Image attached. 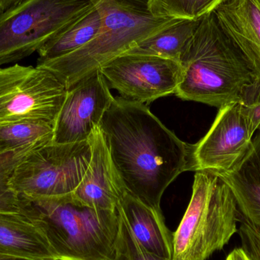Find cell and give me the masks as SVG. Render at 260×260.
<instances>
[{
	"label": "cell",
	"mask_w": 260,
	"mask_h": 260,
	"mask_svg": "<svg viewBox=\"0 0 260 260\" xmlns=\"http://www.w3.org/2000/svg\"><path fill=\"white\" fill-rule=\"evenodd\" d=\"M99 128L125 190L150 207L160 209L169 185L192 171V145L180 140L143 104L114 98Z\"/></svg>",
	"instance_id": "1"
},
{
	"label": "cell",
	"mask_w": 260,
	"mask_h": 260,
	"mask_svg": "<svg viewBox=\"0 0 260 260\" xmlns=\"http://www.w3.org/2000/svg\"><path fill=\"white\" fill-rule=\"evenodd\" d=\"M180 63L182 79L175 95L218 109L228 104L240 103L256 81L212 11L201 17Z\"/></svg>",
	"instance_id": "2"
},
{
	"label": "cell",
	"mask_w": 260,
	"mask_h": 260,
	"mask_svg": "<svg viewBox=\"0 0 260 260\" xmlns=\"http://www.w3.org/2000/svg\"><path fill=\"white\" fill-rule=\"evenodd\" d=\"M23 215L40 229L57 260H114L118 211H101L71 196L29 201Z\"/></svg>",
	"instance_id": "3"
},
{
	"label": "cell",
	"mask_w": 260,
	"mask_h": 260,
	"mask_svg": "<svg viewBox=\"0 0 260 260\" xmlns=\"http://www.w3.org/2000/svg\"><path fill=\"white\" fill-rule=\"evenodd\" d=\"M92 4L102 12L98 35L70 54L51 60L38 59L37 63L55 73L68 88L177 19L140 12L117 0H97Z\"/></svg>",
	"instance_id": "4"
},
{
	"label": "cell",
	"mask_w": 260,
	"mask_h": 260,
	"mask_svg": "<svg viewBox=\"0 0 260 260\" xmlns=\"http://www.w3.org/2000/svg\"><path fill=\"white\" fill-rule=\"evenodd\" d=\"M241 218L227 184L210 171H196L190 201L173 234L172 260H207L238 233Z\"/></svg>",
	"instance_id": "5"
},
{
	"label": "cell",
	"mask_w": 260,
	"mask_h": 260,
	"mask_svg": "<svg viewBox=\"0 0 260 260\" xmlns=\"http://www.w3.org/2000/svg\"><path fill=\"white\" fill-rule=\"evenodd\" d=\"M91 155L90 139L74 143L48 142L26 154L15 168L9 184L29 201L73 195L88 170Z\"/></svg>",
	"instance_id": "6"
},
{
	"label": "cell",
	"mask_w": 260,
	"mask_h": 260,
	"mask_svg": "<svg viewBox=\"0 0 260 260\" xmlns=\"http://www.w3.org/2000/svg\"><path fill=\"white\" fill-rule=\"evenodd\" d=\"M89 0H24L0 15V66L31 55L93 7Z\"/></svg>",
	"instance_id": "7"
},
{
	"label": "cell",
	"mask_w": 260,
	"mask_h": 260,
	"mask_svg": "<svg viewBox=\"0 0 260 260\" xmlns=\"http://www.w3.org/2000/svg\"><path fill=\"white\" fill-rule=\"evenodd\" d=\"M68 87L53 72L18 64L0 69V124L28 119L56 122Z\"/></svg>",
	"instance_id": "8"
},
{
	"label": "cell",
	"mask_w": 260,
	"mask_h": 260,
	"mask_svg": "<svg viewBox=\"0 0 260 260\" xmlns=\"http://www.w3.org/2000/svg\"><path fill=\"white\" fill-rule=\"evenodd\" d=\"M99 70L120 97L143 105L175 94L182 79L180 62L148 55L123 53Z\"/></svg>",
	"instance_id": "9"
},
{
	"label": "cell",
	"mask_w": 260,
	"mask_h": 260,
	"mask_svg": "<svg viewBox=\"0 0 260 260\" xmlns=\"http://www.w3.org/2000/svg\"><path fill=\"white\" fill-rule=\"evenodd\" d=\"M253 136L244 106L238 102L224 105L208 133L192 145V171H233L251 148Z\"/></svg>",
	"instance_id": "10"
},
{
	"label": "cell",
	"mask_w": 260,
	"mask_h": 260,
	"mask_svg": "<svg viewBox=\"0 0 260 260\" xmlns=\"http://www.w3.org/2000/svg\"><path fill=\"white\" fill-rule=\"evenodd\" d=\"M114 99L99 69L79 79L68 88L55 122L52 142L74 143L88 140L100 126Z\"/></svg>",
	"instance_id": "11"
},
{
	"label": "cell",
	"mask_w": 260,
	"mask_h": 260,
	"mask_svg": "<svg viewBox=\"0 0 260 260\" xmlns=\"http://www.w3.org/2000/svg\"><path fill=\"white\" fill-rule=\"evenodd\" d=\"M92 155L88 170L73 198L83 206L101 211H117L124 188L116 173L100 128L90 137Z\"/></svg>",
	"instance_id": "12"
},
{
	"label": "cell",
	"mask_w": 260,
	"mask_h": 260,
	"mask_svg": "<svg viewBox=\"0 0 260 260\" xmlns=\"http://www.w3.org/2000/svg\"><path fill=\"white\" fill-rule=\"evenodd\" d=\"M212 12L260 82V0H221Z\"/></svg>",
	"instance_id": "13"
},
{
	"label": "cell",
	"mask_w": 260,
	"mask_h": 260,
	"mask_svg": "<svg viewBox=\"0 0 260 260\" xmlns=\"http://www.w3.org/2000/svg\"><path fill=\"white\" fill-rule=\"evenodd\" d=\"M119 212L136 239L150 253L168 260L173 258V234L165 224L161 209L147 206L123 192Z\"/></svg>",
	"instance_id": "14"
},
{
	"label": "cell",
	"mask_w": 260,
	"mask_h": 260,
	"mask_svg": "<svg viewBox=\"0 0 260 260\" xmlns=\"http://www.w3.org/2000/svg\"><path fill=\"white\" fill-rule=\"evenodd\" d=\"M232 191L241 218L260 234V131L252 146L233 171L217 174Z\"/></svg>",
	"instance_id": "15"
},
{
	"label": "cell",
	"mask_w": 260,
	"mask_h": 260,
	"mask_svg": "<svg viewBox=\"0 0 260 260\" xmlns=\"http://www.w3.org/2000/svg\"><path fill=\"white\" fill-rule=\"evenodd\" d=\"M0 253L57 260L42 232L21 213L0 212Z\"/></svg>",
	"instance_id": "16"
},
{
	"label": "cell",
	"mask_w": 260,
	"mask_h": 260,
	"mask_svg": "<svg viewBox=\"0 0 260 260\" xmlns=\"http://www.w3.org/2000/svg\"><path fill=\"white\" fill-rule=\"evenodd\" d=\"M201 17L177 18L124 53L157 56L180 62L183 50L198 27Z\"/></svg>",
	"instance_id": "17"
},
{
	"label": "cell",
	"mask_w": 260,
	"mask_h": 260,
	"mask_svg": "<svg viewBox=\"0 0 260 260\" xmlns=\"http://www.w3.org/2000/svg\"><path fill=\"white\" fill-rule=\"evenodd\" d=\"M102 22V12L94 6L41 47L38 50L39 59H57L82 48L98 35Z\"/></svg>",
	"instance_id": "18"
},
{
	"label": "cell",
	"mask_w": 260,
	"mask_h": 260,
	"mask_svg": "<svg viewBox=\"0 0 260 260\" xmlns=\"http://www.w3.org/2000/svg\"><path fill=\"white\" fill-rule=\"evenodd\" d=\"M54 122L28 119L0 124V151L31 149L53 141Z\"/></svg>",
	"instance_id": "19"
},
{
	"label": "cell",
	"mask_w": 260,
	"mask_h": 260,
	"mask_svg": "<svg viewBox=\"0 0 260 260\" xmlns=\"http://www.w3.org/2000/svg\"><path fill=\"white\" fill-rule=\"evenodd\" d=\"M31 149L17 150L0 154V212L24 213L28 200L13 190L9 180L17 165Z\"/></svg>",
	"instance_id": "20"
},
{
	"label": "cell",
	"mask_w": 260,
	"mask_h": 260,
	"mask_svg": "<svg viewBox=\"0 0 260 260\" xmlns=\"http://www.w3.org/2000/svg\"><path fill=\"white\" fill-rule=\"evenodd\" d=\"M118 214L119 231L115 242L114 260H168L148 251L132 233L119 211Z\"/></svg>",
	"instance_id": "21"
},
{
	"label": "cell",
	"mask_w": 260,
	"mask_h": 260,
	"mask_svg": "<svg viewBox=\"0 0 260 260\" xmlns=\"http://www.w3.org/2000/svg\"><path fill=\"white\" fill-rule=\"evenodd\" d=\"M194 0H150L149 12L156 16L194 18Z\"/></svg>",
	"instance_id": "22"
},
{
	"label": "cell",
	"mask_w": 260,
	"mask_h": 260,
	"mask_svg": "<svg viewBox=\"0 0 260 260\" xmlns=\"http://www.w3.org/2000/svg\"><path fill=\"white\" fill-rule=\"evenodd\" d=\"M245 110L246 115L252 133L258 131L260 126V82L256 80L246 92L241 102Z\"/></svg>",
	"instance_id": "23"
},
{
	"label": "cell",
	"mask_w": 260,
	"mask_h": 260,
	"mask_svg": "<svg viewBox=\"0 0 260 260\" xmlns=\"http://www.w3.org/2000/svg\"><path fill=\"white\" fill-rule=\"evenodd\" d=\"M239 234L242 248L252 260H260V234L241 218Z\"/></svg>",
	"instance_id": "24"
},
{
	"label": "cell",
	"mask_w": 260,
	"mask_h": 260,
	"mask_svg": "<svg viewBox=\"0 0 260 260\" xmlns=\"http://www.w3.org/2000/svg\"><path fill=\"white\" fill-rule=\"evenodd\" d=\"M221 0H194L193 18H198L213 10Z\"/></svg>",
	"instance_id": "25"
},
{
	"label": "cell",
	"mask_w": 260,
	"mask_h": 260,
	"mask_svg": "<svg viewBox=\"0 0 260 260\" xmlns=\"http://www.w3.org/2000/svg\"><path fill=\"white\" fill-rule=\"evenodd\" d=\"M89 1L93 3L97 0H89ZM117 1L127 5L130 7L133 8L136 10L140 11V12L151 13L149 12V9H148L150 0H117Z\"/></svg>",
	"instance_id": "26"
},
{
	"label": "cell",
	"mask_w": 260,
	"mask_h": 260,
	"mask_svg": "<svg viewBox=\"0 0 260 260\" xmlns=\"http://www.w3.org/2000/svg\"><path fill=\"white\" fill-rule=\"evenodd\" d=\"M225 260H252L251 258L247 255L245 250L242 247L239 248H235V250H232Z\"/></svg>",
	"instance_id": "27"
},
{
	"label": "cell",
	"mask_w": 260,
	"mask_h": 260,
	"mask_svg": "<svg viewBox=\"0 0 260 260\" xmlns=\"http://www.w3.org/2000/svg\"><path fill=\"white\" fill-rule=\"evenodd\" d=\"M24 0H0V15L22 3Z\"/></svg>",
	"instance_id": "28"
},
{
	"label": "cell",
	"mask_w": 260,
	"mask_h": 260,
	"mask_svg": "<svg viewBox=\"0 0 260 260\" xmlns=\"http://www.w3.org/2000/svg\"><path fill=\"white\" fill-rule=\"evenodd\" d=\"M0 260H43L24 256H14V255L3 254L0 253Z\"/></svg>",
	"instance_id": "29"
},
{
	"label": "cell",
	"mask_w": 260,
	"mask_h": 260,
	"mask_svg": "<svg viewBox=\"0 0 260 260\" xmlns=\"http://www.w3.org/2000/svg\"><path fill=\"white\" fill-rule=\"evenodd\" d=\"M0 154H2L1 151H0Z\"/></svg>",
	"instance_id": "30"
},
{
	"label": "cell",
	"mask_w": 260,
	"mask_h": 260,
	"mask_svg": "<svg viewBox=\"0 0 260 260\" xmlns=\"http://www.w3.org/2000/svg\"><path fill=\"white\" fill-rule=\"evenodd\" d=\"M258 130H259V131H260V126H259V129H258Z\"/></svg>",
	"instance_id": "31"
}]
</instances>
